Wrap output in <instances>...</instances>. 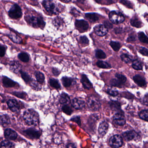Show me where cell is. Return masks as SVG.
I'll return each mask as SVG.
<instances>
[{
	"label": "cell",
	"mask_w": 148,
	"mask_h": 148,
	"mask_svg": "<svg viewBox=\"0 0 148 148\" xmlns=\"http://www.w3.org/2000/svg\"><path fill=\"white\" fill-rule=\"evenodd\" d=\"M113 121L116 124L120 126L124 125L126 122L125 117L124 115L122 113L119 112L116 113L113 116Z\"/></svg>",
	"instance_id": "30bf717a"
},
{
	"label": "cell",
	"mask_w": 148,
	"mask_h": 148,
	"mask_svg": "<svg viewBox=\"0 0 148 148\" xmlns=\"http://www.w3.org/2000/svg\"><path fill=\"white\" fill-rule=\"evenodd\" d=\"M123 136L126 141L134 140L138 138V134L134 130L128 131L123 133Z\"/></svg>",
	"instance_id": "4fadbf2b"
},
{
	"label": "cell",
	"mask_w": 148,
	"mask_h": 148,
	"mask_svg": "<svg viewBox=\"0 0 148 148\" xmlns=\"http://www.w3.org/2000/svg\"><path fill=\"white\" fill-rule=\"evenodd\" d=\"M109 129V124L107 122H102L99 125L98 128V132L101 136H104L106 135Z\"/></svg>",
	"instance_id": "5bb4252c"
},
{
	"label": "cell",
	"mask_w": 148,
	"mask_h": 148,
	"mask_svg": "<svg viewBox=\"0 0 148 148\" xmlns=\"http://www.w3.org/2000/svg\"><path fill=\"white\" fill-rule=\"evenodd\" d=\"M7 103L10 110L13 112L18 111L19 109V105L16 100L10 99L8 100Z\"/></svg>",
	"instance_id": "2e32d148"
},
{
	"label": "cell",
	"mask_w": 148,
	"mask_h": 148,
	"mask_svg": "<svg viewBox=\"0 0 148 148\" xmlns=\"http://www.w3.org/2000/svg\"><path fill=\"white\" fill-rule=\"evenodd\" d=\"M94 32L98 36L103 37L107 34L108 29L104 25H99L94 27Z\"/></svg>",
	"instance_id": "7c38bea8"
},
{
	"label": "cell",
	"mask_w": 148,
	"mask_h": 148,
	"mask_svg": "<svg viewBox=\"0 0 148 148\" xmlns=\"http://www.w3.org/2000/svg\"><path fill=\"white\" fill-rule=\"evenodd\" d=\"M62 84L64 87H67L71 86L73 82L72 79L67 77H64L62 78Z\"/></svg>",
	"instance_id": "83f0119b"
},
{
	"label": "cell",
	"mask_w": 148,
	"mask_h": 148,
	"mask_svg": "<svg viewBox=\"0 0 148 148\" xmlns=\"http://www.w3.org/2000/svg\"><path fill=\"white\" fill-rule=\"evenodd\" d=\"M97 66L99 68L103 69H108L111 67V65L109 63L103 61H98L97 63Z\"/></svg>",
	"instance_id": "1f68e13d"
},
{
	"label": "cell",
	"mask_w": 148,
	"mask_h": 148,
	"mask_svg": "<svg viewBox=\"0 0 148 148\" xmlns=\"http://www.w3.org/2000/svg\"><path fill=\"white\" fill-rule=\"evenodd\" d=\"M87 105L89 108L92 111H97L101 107V103L97 97L92 96L87 99Z\"/></svg>",
	"instance_id": "3957f363"
},
{
	"label": "cell",
	"mask_w": 148,
	"mask_h": 148,
	"mask_svg": "<svg viewBox=\"0 0 148 148\" xmlns=\"http://www.w3.org/2000/svg\"><path fill=\"white\" fill-rule=\"evenodd\" d=\"M62 111L66 114L68 115H71L73 112L72 108L68 105H64L62 107Z\"/></svg>",
	"instance_id": "60d3db41"
},
{
	"label": "cell",
	"mask_w": 148,
	"mask_h": 148,
	"mask_svg": "<svg viewBox=\"0 0 148 148\" xmlns=\"http://www.w3.org/2000/svg\"><path fill=\"white\" fill-rule=\"evenodd\" d=\"M131 25L134 27H137V28H140L142 27V22L139 20V19L136 17H133L130 21Z\"/></svg>",
	"instance_id": "cb8c5ba5"
},
{
	"label": "cell",
	"mask_w": 148,
	"mask_h": 148,
	"mask_svg": "<svg viewBox=\"0 0 148 148\" xmlns=\"http://www.w3.org/2000/svg\"><path fill=\"white\" fill-rule=\"evenodd\" d=\"M75 27L80 32H84L88 30L89 25L87 21L83 20H77L75 22Z\"/></svg>",
	"instance_id": "9c48e42d"
},
{
	"label": "cell",
	"mask_w": 148,
	"mask_h": 148,
	"mask_svg": "<svg viewBox=\"0 0 148 148\" xmlns=\"http://www.w3.org/2000/svg\"><path fill=\"white\" fill-rule=\"evenodd\" d=\"M8 36L11 39V40L14 43L20 44L22 42V40H21V38L15 34L11 33L8 35Z\"/></svg>",
	"instance_id": "d4e9b609"
},
{
	"label": "cell",
	"mask_w": 148,
	"mask_h": 148,
	"mask_svg": "<svg viewBox=\"0 0 148 148\" xmlns=\"http://www.w3.org/2000/svg\"><path fill=\"white\" fill-rule=\"evenodd\" d=\"M81 82L83 86L85 89L89 90L92 87V84L88 79L86 75H83L81 77Z\"/></svg>",
	"instance_id": "ac0fdd59"
},
{
	"label": "cell",
	"mask_w": 148,
	"mask_h": 148,
	"mask_svg": "<svg viewBox=\"0 0 148 148\" xmlns=\"http://www.w3.org/2000/svg\"><path fill=\"white\" fill-rule=\"evenodd\" d=\"M132 66L134 69L136 70H141L143 69V66H142L141 62L138 60H135L133 61Z\"/></svg>",
	"instance_id": "d6a6232c"
},
{
	"label": "cell",
	"mask_w": 148,
	"mask_h": 148,
	"mask_svg": "<svg viewBox=\"0 0 148 148\" xmlns=\"http://www.w3.org/2000/svg\"><path fill=\"white\" fill-rule=\"evenodd\" d=\"M109 143L112 148H120L123 144V138L119 135H114L110 138Z\"/></svg>",
	"instance_id": "ba28073f"
},
{
	"label": "cell",
	"mask_w": 148,
	"mask_h": 148,
	"mask_svg": "<svg viewBox=\"0 0 148 148\" xmlns=\"http://www.w3.org/2000/svg\"><path fill=\"white\" fill-rule=\"evenodd\" d=\"M121 58L122 60L125 63H129L131 61L132 58L131 56L126 53H123L121 55Z\"/></svg>",
	"instance_id": "d590c367"
},
{
	"label": "cell",
	"mask_w": 148,
	"mask_h": 148,
	"mask_svg": "<svg viewBox=\"0 0 148 148\" xmlns=\"http://www.w3.org/2000/svg\"><path fill=\"white\" fill-rule=\"evenodd\" d=\"M35 77L37 81L40 84H43L45 81V77L44 74L40 72H36L35 73Z\"/></svg>",
	"instance_id": "f546056e"
},
{
	"label": "cell",
	"mask_w": 148,
	"mask_h": 148,
	"mask_svg": "<svg viewBox=\"0 0 148 148\" xmlns=\"http://www.w3.org/2000/svg\"><path fill=\"white\" fill-rule=\"evenodd\" d=\"M2 82L4 86L6 87H14L16 85V83L14 81L6 77H3Z\"/></svg>",
	"instance_id": "44dd1931"
},
{
	"label": "cell",
	"mask_w": 148,
	"mask_h": 148,
	"mask_svg": "<svg viewBox=\"0 0 148 148\" xmlns=\"http://www.w3.org/2000/svg\"><path fill=\"white\" fill-rule=\"evenodd\" d=\"M25 132L28 136L32 138H38L40 136L39 132L35 129H28L25 131Z\"/></svg>",
	"instance_id": "e0dca14e"
},
{
	"label": "cell",
	"mask_w": 148,
	"mask_h": 148,
	"mask_svg": "<svg viewBox=\"0 0 148 148\" xmlns=\"http://www.w3.org/2000/svg\"><path fill=\"white\" fill-rule=\"evenodd\" d=\"M96 56L99 59H105L106 58V56L105 53L101 50H97L96 51Z\"/></svg>",
	"instance_id": "ab89813d"
},
{
	"label": "cell",
	"mask_w": 148,
	"mask_h": 148,
	"mask_svg": "<svg viewBox=\"0 0 148 148\" xmlns=\"http://www.w3.org/2000/svg\"><path fill=\"white\" fill-rule=\"evenodd\" d=\"M110 20L113 24H119L123 22L125 18L122 14L118 12L112 11L109 14Z\"/></svg>",
	"instance_id": "52a82bcc"
},
{
	"label": "cell",
	"mask_w": 148,
	"mask_h": 148,
	"mask_svg": "<svg viewBox=\"0 0 148 148\" xmlns=\"http://www.w3.org/2000/svg\"><path fill=\"white\" fill-rule=\"evenodd\" d=\"M143 103H144L145 105L146 106H148V95L146 94L144 98L143 99Z\"/></svg>",
	"instance_id": "f5cc1de1"
},
{
	"label": "cell",
	"mask_w": 148,
	"mask_h": 148,
	"mask_svg": "<svg viewBox=\"0 0 148 148\" xmlns=\"http://www.w3.org/2000/svg\"><path fill=\"white\" fill-rule=\"evenodd\" d=\"M8 14L12 18L17 19L22 16V10L18 5L15 4L12 6L10 8L8 12Z\"/></svg>",
	"instance_id": "5b68a950"
},
{
	"label": "cell",
	"mask_w": 148,
	"mask_h": 148,
	"mask_svg": "<svg viewBox=\"0 0 148 148\" xmlns=\"http://www.w3.org/2000/svg\"><path fill=\"white\" fill-rule=\"evenodd\" d=\"M53 23H54V25L55 26L58 27H60L63 25V21L61 18L59 17H57L54 19Z\"/></svg>",
	"instance_id": "b9f144b4"
},
{
	"label": "cell",
	"mask_w": 148,
	"mask_h": 148,
	"mask_svg": "<svg viewBox=\"0 0 148 148\" xmlns=\"http://www.w3.org/2000/svg\"><path fill=\"white\" fill-rule=\"evenodd\" d=\"M104 25L108 29V28H110L111 29L112 27V25L108 21H106L104 22Z\"/></svg>",
	"instance_id": "681fc988"
},
{
	"label": "cell",
	"mask_w": 148,
	"mask_h": 148,
	"mask_svg": "<svg viewBox=\"0 0 148 148\" xmlns=\"http://www.w3.org/2000/svg\"><path fill=\"white\" fill-rule=\"evenodd\" d=\"M133 80L136 84L140 86H145L146 84L145 79L139 75H136L133 77Z\"/></svg>",
	"instance_id": "d6986e66"
},
{
	"label": "cell",
	"mask_w": 148,
	"mask_h": 148,
	"mask_svg": "<svg viewBox=\"0 0 148 148\" xmlns=\"http://www.w3.org/2000/svg\"><path fill=\"white\" fill-rule=\"evenodd\" d=\"M79 41L81 44L87 46L89 44V40L86 36H82V37H80Z\"/></svg>",
	"instance_id": "7bdbcfd3"
},
{
	"label": "cell",
	"mask_w": 148,
	"mask_h": 148,
	"mask_svg": "<svg viewBox=\"0 0 148 148\" xmlns=\"http://www.w3.org/2000/svg\"><path fill=\"white\" fill-rule=\"evenodd\" d=\"M138 39L141 42L148 43V38L143 32H140L138 34Z\"/></svg>",
	"instance_id": "f35d334b"
},
{
	"label": "cell",
	"mask_w": 148,
	"mask_h": 148,
	"mask_svg": "<svg viewBox=\"0 0 148 148\" xmlns=\"http://www.w3.org/2000/svg\"><path fill=\"white\" fill-rule=\"evenodd\" d=\"M110 45L115 51H118L121 47V45L119 43L115 41H111L110 43Z\"/></svg>",
	"instance_id": "74e56055"
},
{
	"label": "cell",
	"mask_w": 148,
	"mask_h": 148,
	"mask_svg": "<svg viewBox=\"0 0 148 148\" xmlns=\"http://www.w3.org/2000/svg\"><path fill=\"white\" fill-rule=\"evenodd\" d=\"M49 83H50V85L55 89H59L60 87V84L57 79H51L49 80Z\"/></svg>",
	"instance_id": "836d02e7"
},
{
	"label": "cell",
	"mask_w": 148,
	"mask_h": 148,
	"mask_svg": "<svg viewBox=\"0 0 148 148\" xmlns=\"http://www.w3.org/2000/svg\"><path fill=\"white\" fill-rule=\"evenodd\" d=\"M25 122L30 125H36L39 123V115L34 110L29 109L25 112L24 115Z\"/></svg>",
	"instance_id": "6da1fadb"
},
{
	"label": "cell",
	"mask_w": 148,
	"mask_h": 148,
	"mask_svg": "<svg viewBox=\"0 0 148 148\" xmlns=\"http://www.w3.org/2000/svg\"><path fill=\"white\" fill-rule=\"evenodd\" d=\"M25 19L29 25L34 27L43 28L45 25V23L43 19L39 17L27 16L25 17Z\"/></svg>",
	"instance_id": "7a4b0ae2"
},
{
	"label": "cell",
	"mask_w": 148,
	"mask_h": 148,
	"mask_svg": "<svg viewBox=\"0 0 148 148\" xmlns=\"http://www.w3.org/2000/svg\"><path fill=\"white\" fill-rule=\"evenodd\" d=\"M60 103L64 105H68L71 103V99L68 95L65 93H63L60 96Z\"/></svg>",
	"instance_id": "7402d4cb"
},
{
	"label": "cell",
	"mask_w": 148,
	"mask_h": 148,
	"mask_svg": "<svg viewBox=\"0 0 148 148\" xmlns=\"http://www.w3.org/2000/svg\"><path fill=\"white\" fill-rule=\"evenodd\" d=\"M5 136L6 138L10 140H14L18 136L17 133L12 129H8L5 130Z\"/></svg>",
	"instance_id": "9a60e30c"
},
{
	"label": "cell",
	"mask_w": 148,
	"mask_h": 148,
	"mask_svg": "<svg viewBox=\"0 0 148 148\" xmlns=\"http://www.w3.org/2000/svg\"><path fill=\"white\" fill-rule=\"evenodd\" d=\"M5 47L3 46L0 45V57H2L5 55L6 52Z\"/></svg>",
	"instance_id": "f6af8a7d"
},
{
	"label": "cell",
	"mask_w": 148,
	"mask_h": 148,
	"mask_svg": "<svg viewBox=\"0 0 148 148\" xmlns=\"http://www.w3.org/2000/svg\"><path fill=\"white\" fill-rule=\"evenodd\" d=\"M67 148H77L76 145L72 143H70L67 145Z\"/></svg>",
	"instance_id": "db71d44e"
},
{
	"label": "cell",
	"mask_w": 148,
	"mask_h": 148,
	"mask_svg": "<svg viewBox=\"0 0 148 148\" xmlns=\"http://www.w3.org/2000/svg\"><path fill=\"white\" fill-rule=\"evenodd\" d=\"M121 3H123V4H124V5H125L127 6L128 7H130L131 6V3H129V4H128V1H121Z\"/></svg>",
	"instance_id": "11a10c76"
},
{
	"label": "cell",
	"mask_w": 148,
	"mask_h": 148,
	"mask_svg": "<svg viewBox=\"0 0 148 148\" xmlns=\"http://www.w3.org/2000/svg\"><path fill=\"white\" fill-rule=\"evenodd\" d=\"M136 38L135 35H131L129 36V38L127 39V41L128 42H131V41H134L136 40Z\"/></svg>",
	"instance_id": "f907efd6"
},
{
	"label": "cell",
	"mask_w": 148,
	"mask_h": 148,
	"mask_svg": "<svg viewBox=\"0 0 148 148\" xmlns=\"http://www.w3.org/2000/svg\"><path fill=\"white\" fill-rule=\"evenodd\" d=\"M43 6L50 14H57L58 13L59 9L56 4L51 1H45L42 3Z\"/></svg>",
	"instance_id": "277c9868"
},
{
	"label": "cell",
	"mask_w": 148,
	"mask_h": 148,
	"mask_svg": "<svg viewBox=\"0 0 148 148\" xmlns=\"http://www.w3.org/2000/svg\"><path fill=\"white\" fill-rule=\"evenodd\" d=\"M19 59L23 62H28L29 60V57L26 53H21L18 55Z\"/></svg>",
	"instance_id": "4dcf8cb0"
},
{
	"label": "cell",
	"mask_w": 148,
	"mask_h": 148,
	"mask_svg": "<svg viewBox=\"0 0 148 148\" xmlns=\"http://www.w3.org/2000/svg\"><path fill=\"white\" fill-rule=\"evenodd\" d=\"M20 72L21 74V77L24 79L25 82H26V83H29V82L32 81V78L27 73L22 71H21Z\"/></svg>",
	"instance_id": "e575fe53"
},
{
	"label": "cell",
	"mask_w": 148,
	"mask_h": 148,
	"mask_svg": "<svg viewBox=\"0 0 148 148\" xmlns=\"http://www.w3.org/2000/svg\"><path fill=\"white\" fill-rule=\"evenodd\" d=\"M86 18L92 22H95L99 20V17L96 13H87L85 14Z\"/></svg>",
	"instance_id": "4316f807"
},
{
	"label": "cell",
	"mask_w": 148,
	"mask_h": 148,
	"mask_svg": "<svg viewBox=\"0 0 148 148\" xmlns=\"http://www.w3.org/2000/svg\"><path fill=\"white\" fill-rule=\"evenodd\" d=\"M110 107L113 111H118L121 110V105L118 101H111L109 103Z\"/></svg>",
	"instance_id": "603a6c76"
},
{
	"label": "cell",
	"mask_w": 148,
	"mask_h": 148,
	"mask_svg": "<svg viewBox=\"0 0 148 148\" xmlns=\"http://www.w3.org/2000/svg\"><path fill=\"white\" fill-rule=\"evenodd\" d=\"M148 110H145L141 111L139 113V116L140 118L143 120H145V121H148Z\"/></svg>",
	"instance_id": "8d00e7d4"
},
{
	"label": "cell",
	"mask_w": 148,
	"mask_h": 148,
	"mask_svg": "<svg viewBox=\"0 0 148 148\" xmlns=\"http://www.w3.org/2000/svg\"><path fill=\"white\" fill-rule=\"evenodd\" d=\"M25 93L23 92H15L14 93V94L15 96L21 98H24V97H25Z\"/></svg>",
	"instance_id": "c3c4849f"
},
{
	"label": "cell",
	"mask_w": 148,
	"mask_h": 148,
	"mask_svg": "<svg viewBox=\"0 0 148 148\" xmlns=\"http://www.w3.org/2000/svg\"><path fill=\"white\" fill-rule=\"evenodd\" d=\"M139 52L144 56H148V49L147 48L143 47L139 51Z\"/></svg>",
	"instance_id": "7dc6e473"
},
{
	"label": "cell",
	"mask_w": 148,
	"mask_h": 148,
	"mask_svg": "<svg viewBox=\"0 0 148 148\" xmlns=\"http://www.w3.org/2000/svg\"><path fill=\"white\" fill-rule=\"evenodd\" d=\"M126 81V78L122 74L116 73L115 75V78L112 79L110 83L112 86L122 87Z\"/></svg>",
	"instance_id": "8992f818"
},
{
	"label": "cell",
	"mask_w": 148,
	"mask_h": 148,
	"mask_svg": "<svg viewBox=\"0 0 148 148\" xmlns=\"http://www.w3.org/2000/svg\"><path fill=\"white\" fill-rule=\"evenodd\" d=\"M1 148H14V144L8 140H5L1 143Z\"/></svg>",
	"instance_id": "f1b7e54d"
},
{
	"label": "cell",
	"mask_w": 148,
	"mask_h": 148,
	"mask_svg": "<svg viewBox=\"0 0 148 148\" xmlns=\"http://www.w3.org/2000/svg\"><path fill=\"white\" fill-rule=\"evenodd\" d=\"M106 92L109 95L113 97H116L118 95V92L115 89H109L106 91Z\"/></svg>",
	"instance_id": "ee69618b"
},
{
	"label": "cell",
	"mask_w": 148,
	"mask_h": 148,
	"mask_svg": "<svg viewBox=\"0 0 148 148\" xmlns=\"http://www.w3.org/2000/svg\"><path fill=\"white\" fill-rule=\"evenodd\" d=\"M53 73L55 76H58L60 74V71L56 68H53Z\"/></svg>",
	"instance_id": "816d5d0a"
},
{
	"label": "cell",
	"mask_w": 148,
	"mask_h": 148,
	"mask_svg": "<svg viewBox=\"0 0 148 148\" xmlns=\"http://www.w3.org/2000/svg\"><path fill=\"white\" fill-rule=\"evenodd\" d=\"M10 123L9 117L6 115H1L0 116V124L5 126L9 124Z\"/></svg>",
	"instance_id": "484cf974"
},
{
	"label": "cell",
	"mask_w": 148,
	"mask_h": 148,
	"mask_svg": "<svg viewBox=\"0 0 148 148\" xmlns=\"http://www.w3.org/2000/svg\"><path fill=\"white\" fill-rule=\"evenodd\" d=\"M10 69L13 72L17 73L21 71V66L20 64L17 61H12L11 62L10 65Z\"/></svg>",
	"instance_id": "ffe728a7"
},
{
	"label": "cell",
	"mask_w": 148,
	"mask_h": 148,
	"mask_svg": "<svg viewBox=\"0 0 148 148\" xmlns=\"http://www.w3.org/2000/svg\"><path fill=\"white\" fill-rule=\"evenodd\" d=\"M71 120L73 121L74 122L77 123L78 124L80 125L81 123V121H80V118L79 116H74L71 119Z\"/></svg>",
	"instance_id": "bcb514c9"
},
{
	"label": "cell",
	"mask_w": 148,
	"mask_h": 148,
	"mask_svg": "<svg viewBox=\"0 0 148 148\" xmlns=\"http://www.w3.org/2000/svg\"><path fill=\"white\" fill-rule=\"evenodd\" d=\"M85 102L79 98L73 99L72 101V106L76 110H81L85 106Z\"/></svg>",
	"instance_id": "8fae6325"
}]
</instances>
